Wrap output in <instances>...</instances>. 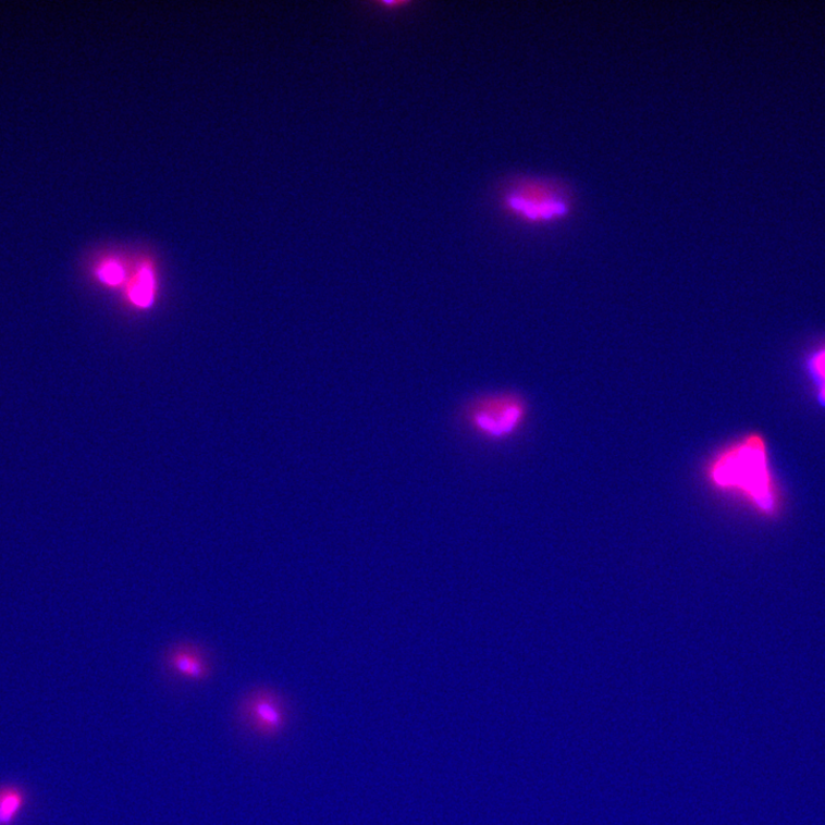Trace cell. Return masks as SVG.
I'll return each mask as SVG.
<instances>
[{
  "instance_id": "5b68a950",
  "label": "cell",
  "mask_w": 825,
  "mask_h": 825,
  "mask_svg": "<svg viewBox=\"0 0 825 825\" xmlns=\"http://www.w3.org/2000/svg\"><path fill=\"white\" fill-rule=\"evenodd\" d=\"M161 661L168 675L182 681L202 684L212 677L211 655L199 642L183 640L172 643L163 651Z\"/></svg>"
},
{
  "instance_id": "9c48e42d",
  "label": "cell",
  "mask_w": 825,
  "mask_h": 825,
  "mask_svg": "<svg viewBox=\"0 0 825 825\" xmlns=\"http://www.w3.org/2000/svg\"><path fill=\"white\" fill-rule=\"evenodd\" d=\"M98 276L104 284L118 286L125 276L123 266L116 259H108L99 267Z\"/></svg>"
},
{
  "instance_id": "ba28073f",
  "label": "cell",
  "mask_w": 825,
  "mask_h": 825,
  "mask_svg": "<svg viewBox=\"0 0 825 825\" xmlns=\"http://www.w3.org/2000/svg\"><path fill=\"white\" fill-rule=\"evenodd\" d=\"M808 368L815 386L817 401L825 406V345L818 347L810 356Z\"/></svg>"
},
{
  "instance_id": "277c9868",
  "label": "cell",
  "mask_w": 825,
  "mask_h": 825,
  "mask_svg": "<svg viewBox=\"0 0 825 825\" xmlns=\"http://www.w3.org/2000/svg\"><path fill=\"white\" fill-rule=\"evenodd\" d=\"M526 407L513 396H495L481 401L470 411L473 429L489 439H503L522 423Z\"/></svg>"
},
{
  "instance_id": "6da1fadb",
  "label": "cell",
  "mask_w": 825,
  "mask_h": 825,
  "mask_svg": "<svg viewBox=\"0 0 825 825\" xmlns=\"http://www.w3.org/2000/svg\"><path fill=\"white\" fill-rule=\"evenodd\" d=\"M707 475L714 488L741 498L759 516L777 519L785 512V495L774 476L767 444L758 433L723 450Z\"/></svg>"
},
{
  "instance_id": "3957f363",
  "label": "cell",
  "mask_w": 825,
  "mask_h": 825,
  "mask_svg": "<svg viewBox=\"0 0 825 825\" xmlns=\"http://www.w3.org/2000/svg\"><path fill=\"white\" fill-rule=\"evenodd\" d=\"M236 718L250 734L259 738H275L288 726V703L276 689L258 686L238 701Z\"/></svg>"
},
{
  "instance_id": "7a4b0ae2",
  "label": "cell",
  "mask_w": 825,
  "mask_h": 825,
  "mask_svg": "<svg viewBox=\"0 0 825 825\" xmlns=\"http://www.w3.org/2000/svg\"><path fill=\"white\" fill-rule=\"evenodd\" d=\"M504 202L507 210L531 223L559 220L570 211L568 195L558 185L534 180L515 183Z\"/></svg>"
},
{
  "instance_id": "52a82bcc",
  "label": "cell",
  "mask_w": 825,
  "mask_h": 825,
  "mask_svg": "<svg viewBox=\"0 0 825 825\" xmlns=\"http://www.w3.org/2000/svg\"><path fill=\"white\" fill-rule=\"evenodd\" d=\"M156 273L149 262L139 266L136 276L132 284L128 285L127 295L130 300L139 308H148L153 304L156 297Z\"/></svg>"
},
{
  "instance_id": "8992f818",
  "label": "cell",
  "mask_w": 825,
  "mask_h": 825,
  "mask_svg": "<svg viewBox=\"0 0 825 825\" xmlns=\"http://www.w3.org/2000/svg\"><path fill=\"white\" fill-rule=\"evenodd\" d=\"M26 789L16 785L0 786V825H14L28 805Z\"/></svg>"
}]
</instances>
